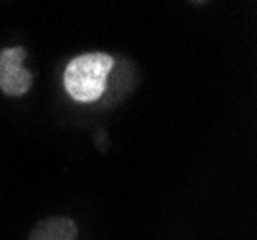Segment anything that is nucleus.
Wrapping results in <instances>:
<instances>
[{
	"instance_id": "obj_1",
	"label": "nucleus",
	"mask_w": 257,
	"mask_h": 240,
	"mask_svg": "<svg viewBox=\"0 0 257 240\" xmlns=\"http://www.w3.org/2000/svg\"><path fill=\"white\" fill-rule=\"evenodd\" d=\"M113 69V58L104 52H88L73 58L64 73L65 90L75 102H96L107 85Z\"/></svg>"
},
{
	"instance_id": "obj_2",
	"label": "nucleus",
	"mask_w": 257,
	"mask_h": 240,
	"mask_svg": "<svg viewBox=\"0 0 257 240\" xmlns=\"http://www.w3.org/2000/svg\"><path fill=\"white\" fill-rule=\"evenodd\" d=\"M25 48L14 46L0 52V90L10 96H23L31 88L33 77L23 67Z\"/></svg>"
},
{
	"instance_id": "obj_3",
	"label": "nucleus",
	"mask_w": 257,
	"mask_h": 240,
	"mask_svg": "<svg viewBox=\"0 0 257 240\" xmlns=\"http://www.w3.org/2000/svg\"><path fill=\"white\" fill-rule=\"evenodd\" d=\"M77 225L69 217H48L37 223L27 240H77Z\"/></svg>"
}]
</instances>
